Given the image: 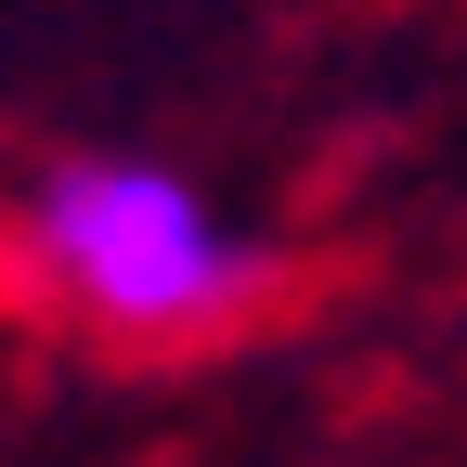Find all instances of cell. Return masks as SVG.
<instances>
[{"instance_id": "6da1fadb", "label": "cell", "mask_w": 467, "mask_h": 467, "mask_svg": "<svg viewBox=\"0 0 467 467\" xmlns=\"http://www.w3.org/2000/svg\"><path fill=\"white\" fill-rule=\"evenodd\" d=\"M14 273L104 337H208L260 299V247L156 156H52L14 182Z\"/></svg>"}]
</instances>
